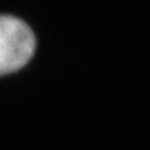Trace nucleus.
<instances>
[{"instance_id":"obj_1","label":"nucleus","mask_w":150,"mask_h":150,"mask_svg":"<svg viewBox=\"0 0 150 150\" xmlns=\"http://www.w3.org/2000/svg\"><path fill=\"white\" fill-rule=\"evenodd\" d=\"M35 35L24 21L0 16V75L22 68L35 52Z\"/></svg>"}]
</instances>
